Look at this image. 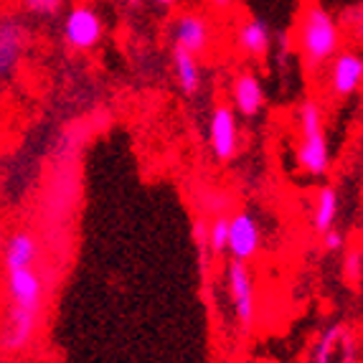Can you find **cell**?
I'll list each match as a JSON object with an SVG mask.
<instances>
[{
    "mask_svg": "<svg viewBox=\"0 0 363 363\" xmlns=\"http://www.w3.org/2000/svg\"><path fill=\"white\" fill-rule=\"evenodd\" d=\"M41 239L28 229L6 234L0 249L6 310L0 320V345L8 353H23L38 335L46 305V277L41 272Z\"/></svg>",
    "mask_w": 363,
    "mask_h": 363,
    "instance_id": "obj_1",
    "label": "cell"
},
{
    "mask_svg": "<svg viewBox=\"0 0 363 363\" xmlns=\"http://www.w3.org/2000/svg\"><path fill=\"white\" fill-rule=\"evenodd\" d=\"M295 49L308 72H323L328 61L343 49V28L338 18L320 3L305 6L295 28Z\"/></svg>",
    "mask_w": 363,
    "mask_h": 363,
    "instance_id": "obj_2",
    "label": "cell"
},
{
    "mask_svg": "<svg viewBox=\"0 0 363 363\" xmlns=\"http://www.w3.org/2000/svg\"><path fill=\"white\" fill-rule=\"evenodd\" d=\"M295 163L300 173L313 181L328 178L333 168V150L325 128V107L320 99L308 97L297 109V145Z\"/></svg>",
    "mask_w": 363,
    "mask_h": 363,
    "instance_id": "obj_3",
    "label": "cell"
},
{
    "mask_svg": "<svg viewBox=\"0 0 363 363\" xmlns=\"http://www.w3.org/2000/svg\"><path fill=\"white\" fill-rule=\"evenodd\" d=\"M107 36V21L89 3H77L61 13V41L77 54L99 49Z\"/></svg>",
    "mask_w": 363,
    "mask_h": 363,
    "instance_id": "obj_4",
    "label": "cell"
},
{
    "mask_svg": "<svg viewBox=\"0 0 363 363\" xmlns=\"http://www.w3.org/2000/svg\"><path fill=\"white\" fill-rule=\"evenodd\" d=\"M224 290L226 297H229V308L236 320V328L249 333L257 323V282L255 272L247 262H226Z\"/></svg>",
    "mask_w": 363,
    "mask_h": 363,
    "instance_id": "obj_5",
    "label": "cell"
},
{
    "mask_svg": "<svg viewBox=\"0 0 363 363\" xmlns=\"http://www.w3.org/2000/svg\"><path fill=\"white\" fill-rule=\"evenodd\" d=\"M239 117L226 102H218L208 112L206 122V145L216 163H231L242 150V125Z\"/></svg>",
    "mask_w": 363,
    "mask_h": 363,
    "instance_id": "obj_6",
    "label": "cell"
},
{
    "mask_svg": "<svg viewBox=\"0 0 363 363\" xmlns=\"http://www.w3.org/2000/svg\"><path fill=\"white\" fill-rule=\"evenodd\" d=\"M30 41H33V28L28 21L13 13L0 16V82H8L21 72Z\"/></svg>",
    "mask_w": 363,
    "mask_h": 363,
    "instance_id": "obj_7",
    "label": "cell"
},
{
    "mask_svg": "<svg viewBox=\"0 0 363 363\" xmlns=\"http://www.w3.org/2000/svg\"><path fill=\"white\" fill-rule=\"evenodd\" d=\"M264 249V231L252 211H234L226 216V255L234 262H255Z\"/></svg>",
    "mask_w": 363,
    "mask_h": 363,
    "instance_id": "obj_8",
    "label": "cell"
},
{
    "mask_svg": "<svg viewBox=\"0 0 363 363\" xmlns=\"http://www.w3.org/2000/svg\"><path fill=\"white\" fill-rule=\"evenodd\" d=\"M308 363H358L356 330L345 323H330L310 348Z\"/></svg>",
    "mask_w": 363,
    "mask_h": 363,
    "instance_id": "obj_9",
    "label": "cell"
},
{
    "mask_svg": "<svg viewBox=\"0 0 363 363\" xmlns=\"http://www.w3.org/2000/svg\"><path fill=\"white\" fill-rule=\"evenodd\" d=\"M363 86V56L340 49L325 64V91L333 99H353Z\"/></svg>",
    "mask_w": 363,
    "mask_h": 363,
    "instance_id": "obj_10",
    "label": "cell"
},
{
    "mask_svg": "<svg viewBox=\"0 0 363 363\" xmlns=\"http://www.w3.org/2000/svg\"><path fill=\"white\" fill-rule=\"evenodd\" d=\"M226 104L234 109L239 120L259 117L267 107V91L259 74L252 72V69L236 72L229 82V102Z\"/></svg>",
    "mask_w": 363,
    "mask_h": 363,
    "instance_id": "obj_11",
    "label": "cell"
},
{
    "mask_svg": "<svg viewBox=\"0 0 363 363\" xmlns=\"http://www.w3.org/2000/svg\"><path fill=\"white\" fill-rule=\"evenodd\" d=\"M173 46L183 49L194 56H206L211 51L213 43V30H211V21L199 11H183L176 16L173 21Z\"/></svg>",
    "mask_w": 363,
    "mask_h": 363,
    "instance_id": "obj_12",
    "label": "cell"
},
{
    "mask_svg": "<svg viewBox=\"0 0 363 363\" xmlns=\"http://www.w3.org/2000/svg\"><path fill=\"white\" fill-rule=\"evenodd\" d=\"M234 49L249 61H262L272 56L274 33L264 18H247L234 30Z\"/></svg>",
    "mask_w": 363,
    "mask_h": 363,
    "instance_id": "obj_13",
    "label": "cell"
},
{
    "mask_svg": "<svg viewBox=\"0 0 363 363\" xmlns=\"http://www.w3.org/2000/svg\"><path fill=\"white\" fill-rule=\"evenodd\" d=\"M340 216V194L338 188L330 186V183H323L313 196V203H310V229L315 234H323L330 226L338 224Z\"/></svg>",
    "mask_w": 363,
    "mask_h": 363,
    "instance_id": "obj_14",
    "label": "cell"
},
{
    "mask_svg": "<svg viewBox=\"0 0 363 363\" xmlns=\"http://www.w3.org/2000/svg\"><path fill=\"white\" fill-rule=\"evenodd\" d=\"M170 61H173V77H176V84L183 97L188 99L199 97L201 89H203V67H201L199 56L173 46Z\"/></svg>",
    "mask_w": 363,
    "mask_h": 363,
    "instance_id": "obj_15",
    "label": "cell"
},
{
    "mask_svg": "<svg viewBox=\"0 0 363 363\" xmlns=\"http://www.w3.org/2000/svg\"><path fill=\"white\" fill-rule=\"evenodd\" d=\"M196 206H199L201 216L213 218V216H229L231 206H234V199H231L229 191L216 186H203L196 194Z\"/></svg>",
    "mask_w": 363,
    "mask_h": 363,
    "instance_id": "obj_16",
    "label": "cell"
},
{
    "mask_svg": "<svg viewBox=\"0 0 363 363\" xmlns=\"http://www.w3.org/2000/svg\"><path fill=\"white\" fill-rule=\"evenodd\" d=\"M340 277L345 285L358 287L363 279V249L361 247H345L340 252Z\"/></svg>",
    "mask_w": 363,
    "mask_h": 363,
    "instance_id": "obj_17",
    "label": "cell"
},
{
    "mask_svg": "<svg viewBox=\"0 0 363 363\" xmlns=\"http://www.w3.org/2000/svg\"><path fill=\"white\" fill-rule=\"evenodd\" d=\"M64 3L67 0H21V8H23L26 16L30 18H59L64 13Z\"/></svg>",
    "mask_w": 363,
    "mask_h": 363,
    "instance_id": "obj_18",
    "label": "cell"
},
{
    "mask_svg": "<svg viewBox=\"0 0 363 363\" xmlns=\"http://www.w3.org/2000/svg\"><path fill=\"white\" fill-rule=\"evenodd\" d=\"M323 249L328 255H340L345 247H348V236L340 226H330L328 231H323Z\"/></svg>",
    "mask_w": 363,
    "mask_h": 363,
    "instance_id": "obj_19",
    "label": "cell"
},
{
    "mask_svg": "<svg viewBox=\"0 0 363 363\" xmlns=\"http://www.w3.org/2000/svg\"><path fill=\"white\" fill-rule=\"evenodd\" d=\"M236 0H208V6H211V11L216 13H226L231 11V6H234Z\"/></svg>",
    "mask_w": 363,
    "mask_h": 363,
    "instance_id": "obj_20",
    "label": "cell"
},
{
    "mask_svg": "<svg viewBox=\"0 0 363 363\" xmlns=\"http://www.w3.org/2000/svg\"><path fill=\"white\" fill-rule=\"evenodd\" d=\"M152 3H155L157 8H163V11H170V8H176L181 0H152Z\"/></svg>",
    "mask_w": 363,
    "mask_h": 363,
    "instance_id": "obj_21",
    "label": "cell"
},
{
    "mask_svg": "<svg viewBox=\"0 0 363 363\" xmlns=\"http://www.w3.org/2000/svg\"><path fill=\"white\" fill-rule=\"evenodd\" d=\"M3 242H6V231H3V226H0V249H3Z\"/></svg>",
    "mask_w": 363,
    "mask_h": 363,
    "instance_id": "obj_22",
    "label": "cell"
},
{
    "mask_svg": "<svg viewBox=\"0 0 363 363\" xmlns=\"http://www.w3.org/2000/svg\"><path fill=\"white\" fill-rule=\"evenodd\" d=\"M130 6H140V0H128Z\"/></svg>",
    "mask_w": 363,
    "mask_h": 363,
    "instance_id": "obj_23",
    "label": "cell"
}]
</instances>
